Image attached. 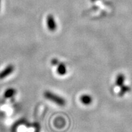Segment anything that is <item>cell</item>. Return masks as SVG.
I'll return each mask as SVG.
<instances>
[{"label": "cell", "instance_id": "4", "mask_svg": "<svg viewBox=\"0 0 132 132\" xmlns=\"http://www.w3.org/2000/svg\"><path fill=\"white\" fill-rule=\"evenodd\" d=\"M80 100L82 104L85 105H89L92 103V97L89 94L81 95L80 97Z\"/></svg>", "mask_w": 132, "mask_h": 132}, {"label": "cell", "instance_id": "5", "mask_svg": "<svg viewBox=\"0 0 132 132\" xmlns=\"http://www.w3.org/2000/svg\"><path fill=\"white\" fill-rule=\"evenodd\" d=\"M56 72L58 75L61 76L65 75L66 73H67V67H66L65 64L62 62H60L57 64Z\"/></svg>", "mask_w": 132, "mask_h": 132}, {"label": "cell", "instance_id": "1", "mask_svg": "<svg viewBox=\"0 0 132 132\" xmlns=\"http://www.w3.org/2000/svg\"><path fill=\"white\" fill-rule=\"evenodd\" d=\"M44 96L45 98L50 101L53 102L55 104L60 106H65L66 104V101L63 97L59 96V95L56 94L53 92L50 91V90H46L44 92Z\"/></svg>", "mask_w": 132, "mask_h": 132}, {"label": "cell", "instance_id": "7", "mask_svg": "<svg viewBox=\"0 0 132 132\" xmlns=\"http://www.w3.org/2000/svg\"><path fill=\"white\" fill-rule=\"evenodd\" d=\"M16 90L12 87H10L5 90L4 92V97L6 98H10L14 96L16 94Z\"/></svg>", "mask_w": 132, "mask_h": 132}, {"label": "cell", "instance_id": "8", "mask_svg": "<svg viewBox=\"0 0 132 132\" xmlns=\"http://www.w3.org/2000/svg\"><path fill=\"white\" fill-rule=\"evenodd\" d=\"M120 90H119V94L120 96H122V95H125V94L127 93V92H130L131 90V88L128 86L126 85H122L121 87H120Z\"/></svg>", "mask_w": 132, "mask_h": 132}, {"label": "cell", "instance_id": "10", "mask_svg": "<svg viewBox=\"0 0 132 132\" xmlns=\"http://www.w3.org/2000/svg\"><path fill=\"white\" fill-rule=\"evenodd\" d=\"M0 7H1V0H0Z\"/></svg>", "mask_w": 132, "mask_h": 132}, {"label": "cell", "instance_id": "3", "mask_svg": "<svg viewBox=\"0 0 132 132\" xmlns=\"http://www.w3.org/2000/svg\"><path fill=\"white\" fill-rule=\"evenodd\" d=\"M47 26L49 31H54L57 28V24L55 19L52 15H49L47 17Z\"/></svg>", "mask_w": 132, "mask_h": 132}, {"label": "cell", "instance_id": "9", "mask_svg": "<svg viewBox=\"0 0 132 132\" xmlns=\"http://www.w3.org/2000/svg\"><path fill=\"white\" fill-rule=\"evenodd\" d=\"M59 63V61L57 58H53L52 61H51V64H52L53 65L56 66Z\"/></svg>", "mask_w": 132, "mask_h": 132}, {"label": "cell", "instance_id": "6", "mask_svg": "<svg viewBox=\"0 0 132 132\" xmlns=\"http://www.w3.org/2000/svg\"><path fill=\"white\" fill-rule=\"evenodd\" d=\"M125 80V75L122 73H120L116 77V78L115 83L116 85L117 86L121 87L122 86L124 85V82Z\"/></svg>", "mask_w": 132, "mask_h": 132}, {"label": "cell", "instance_id": "2", "mask_svg": "<svg viewBox=\"0 0 132 132\" xmlns=\"http://www.w3.org/2000/svg\"><path fill=\"white\" fill-rule=\"evenodd\" d=\"M15 70V67L12 64H9L6 66L3 70L0 72V80H3L13 73Z\"/></svg>", "mask_w": 132, "mask_h": 132}]
</instances>
